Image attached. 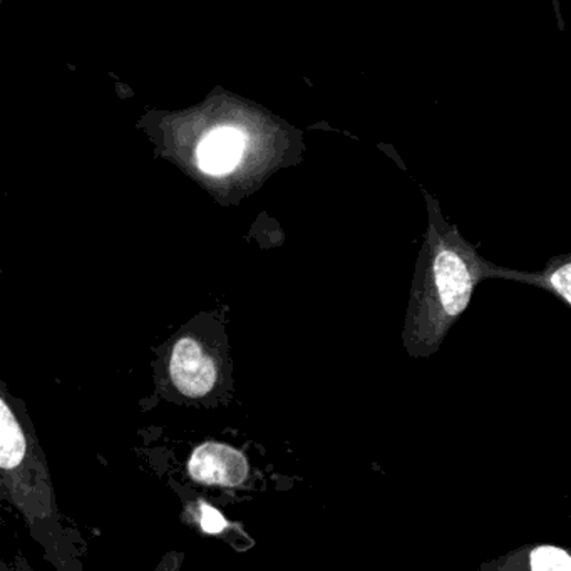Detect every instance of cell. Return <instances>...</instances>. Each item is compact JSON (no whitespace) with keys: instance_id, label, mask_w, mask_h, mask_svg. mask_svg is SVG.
I'll return each instance as SVG.
<instances>
[{"instance_id":"4","label":"cell","mask_w":571,"mask_h":571,"mask_svg":"<svg viewBox=\"0 0 571 571\" xmlns=\"http://www.w3.org/2000/svg\"><path fill=\"white\" fill-rule=\"evenodd\" d=\"M489 278L519 282V284L530 285V287L541 288V290L550 292L571 308V253L548 260V264L540 272H521L493 264L488 281Z\"/></svg>"},{"instance_id":"1","label":"cell","mask_w":571,"mask_h":571,"mask_svg":"<svg viewBox=\"0 0 571 571\" xmlns=\"http://www.w3.org/2000/svg\"><path fill=\"white\" fill-rule=\"evenodd\" d=\"M423 197L427 230L415 264L405 336L415 347L430 349L437 347L466 314L476 288L488 281L493 264L444 219L437 198L426 190Z\"/></svg>"},{"instance_id":"6","label":"cell","mask_w":571,"mask_h":571,"mask_svg":"<svg viewBox=\"0 0 571 571\" xmlns=\"http://www.w3.org/2000/svg\"><path fill=\"white\" fill-rule=\"evenodd\" d=\"M0 408V466L14 469L25 454L24 434L4 401Z\"/></svg>"},{"instance_id":"7","label":"cell","mask_w":571,"mask_h":571,"mask_svg":"<svg viewBox=\"0 0 571 571\" xmlns=\"http://www.w3.org/2000/svg\"><path fill=\"white\" fill-rule=\"evenodd\" d=\"M531 571H571V558L558 548H538L531 554Z\"/></svg>"},{"instance_id":"8","label":"cell","mask_w":571,"mask_h":571,"mask_svg":"<svg viewBox=\"0 0 571 571\" xmlns=\"http://www.w3.org/2000/svg\"><path fill=\"white\" fill-rule=\"evenodd\" d=\"M200 525L204 533L219 535L225 530L226 519L223 518L219 509L212 508V506L201 505Z\"/></svg>"},{"instance_id":"2","label":"cell","mask_w":571,"mask_h":571,"mask_svg":"<svg viewBox=\"0 0 571 571\" xmlns=\"http://www.w3.org/2000/svg\"><path fill=\"white\" fill-rule=\"evenodd\" d=\"M190 475L204 485L239 486L249 475V464L240 451L220 443H207L194 450Z\"/></svg>"},{"instance_id":"3","label":"cell","mask_w":571,"mask_h":571,"mask_svg":"<svg viewBox=\"0 0 571 571\" xmlns=\"http://www.w3.org/2000/svg\"><path fill=\"white\" fill-rule=\"evenodd\" d=\"M170 369L175 385L190 398H200L215 385V363L190 337H184L175 346Z\"/></svg>"},{"instance_id":"5","label":"cell","mask_w":571,"mask_h":571,"mask_svg":"<svg viewBox=\"0 0 571 571\" xmlns=\"http://www.w3.org/2000/svg\"><path fill=\"white\" fill-rule=\"evenodd\" d=\"M245 136L236 128H219L201 141L198 160L210 175L230 173L242 158Z\"/></svg>"}]
</instances>
